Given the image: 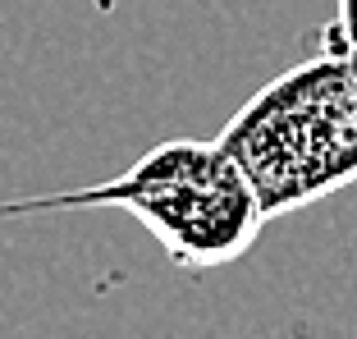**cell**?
<instances>
[{
	"label": "cell",
	"instance_id": "6da1fadb",
	"mask_svg": "<svg viewBox=\"0 0 357 339\" xmlns=\"http://www.w3.org/2000/svg\"><path fill=\"white\" fill-rule=\"evenodd\" d=\"M215 142L252 183L266 225L357 183V60L348 37L326 28L321 51L266 83Z\"/></svg>",
	"mask_w": 357,
	"mask_h": 339
},
{
	"label": "cell",
	"instance_id": "7a4b0ae2",
	"mask_svg": "<svg viewBox=\"0 0 357 339\" xmlns=\"http://www.w3.org/2000/svg\"><path fill=\"white\" fill-rule=\"evenodd\" d=\"M64 206H124L142 229H151L178 271H215L238 262L266 229L252 183L220 142L169 138L137 156L119 179L74 188L60 197L5 202L0 216L64 211Z\"/></svg>",
	"mask_w": 357,
	"mask_h": 339
},
{
	"label": "cell",
	"instance_id": "3957f363",
	"mask_svg": "<svg viewBox=\"0 0 357 339\" xmlns=\"http://www.w3.org/2000/svg\"><path fill=\"white\" fill-rule=\"evenodd\" d=\"M330 28H335L339 37H348V42H357V0H339L335 23H330Z\"/></svg>",
	"mask_w": 357,
	"mask_h": 339
},
{
	"label": "cell",
	"instance_id": "277c9868",
	"mask_svg": "<svg viewBox=\"0 0 357 339\" xmlns=\"http://www.w3.org/2000/svg\"><path fill=\"white\" fill-rule=\"evenodd\" d=\"M348 46H353V60H357V42H348Z\"/></svg>",
	"mask_w": 357,
	"mask_h": 339
}]
</instances>
